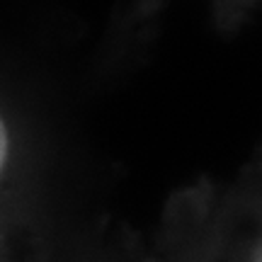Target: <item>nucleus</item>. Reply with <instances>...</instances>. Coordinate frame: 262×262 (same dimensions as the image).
<instances>
[{
  "mask_svg": "<svg viewBox=\"0 0 262 262\" xmlns=\"http://www.w3.org/2000/svg\"><path fill=\"white\" fill-rule=\"evenodd\" d=\"M5 158H8V129H5V124L0 119V170L5 165Z\"/></svg>",
  "mask_w": 262,
  "mask_h": 262,
  "instance_id": "1",
  "label": "nucleus"
}]
</instances>
